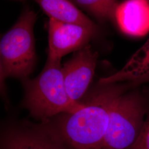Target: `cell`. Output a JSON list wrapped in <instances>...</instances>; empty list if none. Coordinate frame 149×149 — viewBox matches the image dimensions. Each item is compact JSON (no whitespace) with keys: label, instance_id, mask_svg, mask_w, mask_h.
Returning a JSON list of instances; mask_svg holds the SVG:
<instances>
[{"label":"cell","instance_id":"6da1fadb","mask_svg":"<svg viewBox=\"0 0 149 149\" xmlns=\"http://www.w3.org/2000/svg\"><path fill=\"white\" fill-rule=\"evenodd\" d=\"M135 87L129 82L98 83L81 101L84 104L82 108L60 114L45 123L74 149H101L116 102Z\"/></svg>","mask_w":149,"mask_h":149},{"label":"cell","instance_id":"7a4b0ae2","mask_svg":"<svg viewBox=\"0 0 149 149\" xmlns=\"http://www.w3.org/2000/svg\"><path fill=\"white\" fill-rule=\"evenodd\" d=\"M60 61L48 58L37 77L22 81L24 89L22 105L41 123L47 122L63 113L76 112L84 105L82 102H75L70 98Z\"/></svg>","mask_w":149,"mask_h":149},{"label":"cell","instance_id":"3957f363","mask_svg":"<svg viewBox=\"0 0 149 149\" xmlns=\"http://www.w3.org/2000/svg\"><path fill=\"white\" fill-rule=\"evenodd\" d=\"M37 14L27 9L0 42L1 82L14 77L22 81L29 78L37 61L34 26Z\"/></svg>","mask_w":149,"mask_h":149},{"label":"cell","instance_id":"277c9868","mask_svg":"<svg viewBox=\"0 0 149 149\" xmlns=\"http://www.w3.org/2000/svg\"><path fill=\"white\" fill-rule=\"evenodd\" d=\"M133 87L116 102L101 149H130L141 131L149 109V96Z\"/></svg>","mask_w":149,"mask_h":149},{"label":"cell","instance_id":"5b68a950","mask_svg":"<svg viewBox=\"0 0 149 149\" xmlns=\"http://www.w3.org/2000/svg\"><path fill=\"white\" fill-rule=\"evenodd\" d=\"M1 149H74L47 123H22L5 128Z\"/></svg>","mask_w":149,"mask_h":149},{"label":"cell","instance_id":"8992f818","mask_svg":"<svg viewBox=\"0 0 149 149\" xmlns=\"http://www.w3.org/2000/svg\"><path fill=\"white\" fill-rule=\"evenodd\" d=\"M98 54L89 44L75 52L62 67L64 83L70 98L80 103L95 72Z\"/></svg>","mask_w":149,"mask_h":149},{"label":"cell","instance_id":"52a82bcc","mask_svg":"<svg viewBox=\"0 0 149 149\" xmlns=\"http://www.w3.org/2000/svg\"><path fill=\"white\" fill-rule=\"evenodd\" d=\"M96 33L76 24L50 18L49 23L48 58L61 60L66 54L84 47Z\"/></svg>","mask_w":149,"mask_h":149},{"label":"cell","instance_id":"ba28073f","mask_svg":"<svg viewBox=\"0 0 149 149\" xmlns=\"http://www.w3.org/2000/svg\"><path fill=\"white\" fill-rule=\"evenodd\" d=\"M116 21L123 33L141 37L149 32V1L129 0L119 3Z\"/></svg>","mask_w":149,"mask_h":149},{"label":"cell","instance_id":"9c48e42d","mask_svg":"<svg viewBox=\"0 0 149 149\" xmlns=\"http://www.w3.org/2000/svg\"><path fill=\"white\" fill-rule=\"evenodd\" d=\"M120 82L132 83L136 87L149 82V39L122 69L109 77L100 79L99 83L109 84Z\"/></svg>","mask_w":149,"mask_h":149},{"label":"cell","instance_id":"30bf717a","mask_svg":"<svg viewBox=\"0 0 149 149\" xmlns=\"http://www.w3.org/2000/svg\"><path fill=\"white\" fill-rule=\"evenodd\" d=\"M37 3L44 12L56 21L85 27L97 34L96 24L71 2L65 0H39Z\"/></svg>","mask_w":149,"mask_h":149},{"label":"cell","instance_id":"8fae6325","mask_svg":"<svg viewBox=\"0 0 149 149\" xmlns=\"http://www.w3.org/2000/svg\"><path fill=\"white\" fill-rule=\"evenodd\" d=\"M74 2L101 20H116L119 3L113 0H77Z\"/></svg>","mask_w":149,"mask_h":149},{"label":"cell","instance_id":"7c38bea8","mask_svg":"<svg viewBox=\"0 0 149 149\" xmlns=\"http://www.w3.org/2000/svg\"><path fill=\"white\" fill-rule=\"evenodd\" d=\"M130 149H149V109L138 138Z\"/></svg>","mask_w":149,"mask_h":149},{"label":"cell","instance_id":"4fadbf2b","mask_svg":"<svg viewBox=\"0 0 149 149\" xmlns=\"http://www.w3.org/2000/svg\"><path fill=\"white\" fill-rule=\"evenodd\" d=\"M144 91H145V92H146V94H147V95H148V96H149V88H147V89H146V90H144Z\"/></svg>","mask_w":149,"mask_h":149}]
</instances>
